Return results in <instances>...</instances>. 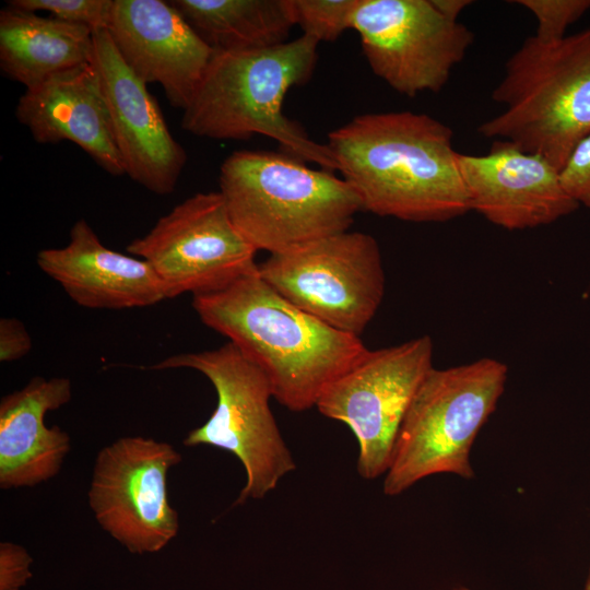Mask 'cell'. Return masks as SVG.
<instances>
[{
    "label": "cell",
    "instance_id": "9a60e30c",
    "mask_svg": "<svg viewBox=\"0 0 590 590\" xmlns=\"http://www.w3.org/2000/svg\"><path fill=\"white\" fill-rule=\"evenodd\" d=\"M107 31L145 84L158 83L176 108L194 96L214 49L169 1L114 0Z\"/></svg>",
    "mask_w": 590,
    "mask_h": 590
},
{
    "label": "cell",
    "instance_id": "2e32d148",
    "mask_svg": "<svg viewBox=\"0 0 590 590\" xmlns=\"http://www.w3.org/2000/svg\"><path fill=\"white\" fill-rule=\"evenodd\" d=\"M15 115L37 143L70 141L110 175L126 174L98 75L91 62L26 88Z\"/></svg>",
    "mask_w": 590,
    "mask_h": 590
},
{
    "label": "cell",
    "instance_id": "7a4b0ae2",
    "mask_svg": "<svg viewBox=\"0 0 590 590\" xmlns=\"http://www.w3.org/2000/svg\"><path fill=\"white\" fill-rule=\"evenodd\" d=\"M201 322L228 339L267 375L273 398L293 412L316 406L322 390L367 347L288 302L257 268L216 292L194 295Z\"/></svg>",
    "mask_w": 590,
    "mask_h": 590
},
{
    "label": "cell",
    "instance_id": "5bb4252c",
    "mask_svg": "<svg viewBox=\"0 0 590 590\" xmlns=\"http://www.w3.org/2000/svg\"><path fill=\"white\" fill-rule=\"evenodd\" d=\"M457 161L470 211L504 229L548 225L579 208L551 162L510 142L494 140L483 155L459 152Z\"/></svg>",
    "mask_w": 590,
    "mask_h": 590
},
{
    "label": "cell",
    "instance_id": "f1b7e54d",
    "mask_svg": "<svg viewBox=\"0 0 590 590\" xmlns=\"http://www.w3.org/2000/svg\"><path fill=\"white\" fill-rule=\"evenodd\" d=\"M453 590H470V589L463 586H459V587L453 588Z\"/></svg>",
    "mask_w": 590,
    "mask_h": 590
},
{
    "label": "cell",
    "instance_id": "4316f807",
    "mask_svg": "<svg viewBox=\"0 0 590 590\" xmlns=\"http://www.w3.org/2000/svg\"><path fill=\"white\" fill-rule=\"evenodd\" d=\"M436 9L448 20L458 21L460 13L471 5L470 0H432Z\"/></svg>",
    "mask_w": 590,
    "mask_h": 590
},
{
    "label": "cell",
    "instance_id": "8fae6325",
    "mask_svg": "<svg viewBox=\"0 0 590 590\" xmlns=\"http://www.w3.org/2000/svg\"><path fill=\"white\" fill-rule=\"evenodd\" d=\"M352 30L374 74L409 97L441 91L474 42L432 0H357Z\"/></svg>",
    "mask_w": 590,
    "mask_h": 590
},
{
    "label": "cell",
    "instance_id": "30bf717a",
    "mask_svg": "<svg viewBox=\"0 0 590 590\" xmlns=\"http://www.w3.org/2000/svg\"><path fill=\"white\" fill-rule=\"evenodd\" d=\"M181 462L168 442L123 436L103 447L93 465L88 506L99 527L132 554L162 551L179 531L167 493L168 471Z\"/></svg>",
    "mask_w": 590,
    "mask_h": 590
},
{
    "label": "cell",
    "instance_id": "7402d4cb",
    "mask_svg": "<svg viewBox=\"0 0 590 590\" xmlns=\"http://www.w3.org/2000/svg\"><path fill=\"white\" fill-rule=\"evenodd\" d=\"M114 0H11L8 5L30 12L45 11L58 20L92 31L108 28Z\"/></svg>",
    "mask_w": 590,
    "mask_h": 590
},
{
    "label": "cell",
    "instance_id": "484cf974",
    "mask_svg": "<svg viewBox=\"0 0 590 590\" xmlns=\"http://www.w3.org/2000/svg\"><path fill=\"white\" fill-rule=\"evenodd\" d=\"M32 338L24 323L16 318L0 319V362H13L26 356Z\"/></svg>",
    "mask_w": 590,
    "mask_h": 590
},
{
    "label": "cell",
    "instance_id": "ac0fdd59",
    "mask_svg": "<svg viewBox=\"0 0 590 590\" xmlns=\"http://www.w3.org/2000/svg\"><path fill=\"white\" fill-rule=\"evenodd\" d=\"M71 397L68 378L37 376L1 399V489L34 487L59 473L71 449L70 436L57 425L48 427L45 415Z\"/></svg>",
    "mask_w": 590,
    "mask_h": 590
},
{
    "label": "cell",
    "instance_id": "cb8c5ba5",
    "mask_svg": "<svg viewBox=\"0 0 590 590\" xmlns=\"http://www.w3.org/2000/svg\"><path fill=\"white\" fill-rule=\"evenodd\" d=\"M559 176L564 189L579 206L590 209V134L574 148Z\"/></svg>",
    "mask_w": 590,
    "mask_h": 590
},
{
    "label": "cell",
    "instance_id": "5b68a950",
    "mask_svg": "<svg viewBox=\"0 0 590 590\" xmlns=\"http://www.w3.org/2000/svg\"><path fill=\"white\" fill-rule=\"evenodd\" d=\"M492 98L505 110L477 132L542 155L560 170L590 134V27L555 42L526 38Z\"/></svg>",
    "mask_w": 590,
    "mask_h": 590
},
{
    "label": "cell",
    "instance_id": "8992f818",
    "mask_svg": "<svg viewBox=\"0 0 590 590\" xmlns=\"http://www.w3.org/2000/svg\"><path fill=\"white\" fill-rule=\"evenodd\" d=\"M507 379V365L493 357L442 369L434 367L400 426L384 493L399 495L436 474L472 479L470 456L474 440L496 410Z\"/></svg>",
    "mask_w": 590,
    "mask_h": 590
},
{
    "label": "cell",
    "instance_id": "e0dca14e",
    "mask_svg": "<svg viewBox=\"0 0 590 590\" xmlns=\"http://www.w3.org/2000/svg\"><path fill=\"white\" fill-rule=\"evenodd\" d=\"M36 261L84 308H140L166 299L161 280L145 260L106 247L84 219L73 224L64 247L43 249Z\"/></svg>",
    "mask_w": 590,
    "mask_h": 590
},
{
    "label": "cell",
    "instance_id": "9c48e42d",
    "mask_svg": "<svg viewBox=\"0 0 590 590\" xmlns=\"http://www.w3.org/2000/svg\"><path fill=\"white\" fill-rule=\"evenodd\" d=\"M434 345L422 335L368 350L319 396L316 408L346 424L358 444L357 472L365 480L385 475L403 418L433 366Z\"/></svg>",
    "mask_w": 590,
    "mask_h": 590
},
{
    "label": "cell",
    "instance_id": "44dd1931",
    "mask_svg": "<svg viewBox=\"0 0 590 590\" xmlns=\"http://www.w3.org/2000/svg\"><path fill=\"white\" fill-rule=\"evenodd\" d=\"M296 25L303 35L321 42H334L346 30H352V19L357 0H293Z\"/></svg>",
    "mask_w": 590,
    "mask_h": 590
},
{
    "label": "cell",
    "instance_id": "603a6c76",
    "mask_svg": "<svg viewBox=\"0 0 590 590\" xmlns=\"http://www.w3.org/2000/svg\"><path fill=\"white\" fill-rule=\"evenodd\" d=\"M536 20L534 36L541 42H555L566 36L567 28L590 10V0H516Z\"/></svg>",
    "mask_w": 590,
    "mask_h": 590
},
{
    "label": "cell",
    "instance_id": "4fadbf2b",
    "mask_svg": "<svg viewBox=\"0 0 590 590\" xmlns=\"http://www.w3.org/2000/svg\"><path fill=\"white\" fill-rule=\"evenodd\" d=\"M91 63L98 75L126 174L156 194L173 192L187 153L170 133L148 84L123 61L106 28L93 31Z\"/></svg>",
    "mask_w": 590,
    "mask_h": 590
},
{
    "label": "cell",
    "instance_id": "d4e9b609",
    "mask_svg": "<svg viewBox=\"0 0 590 590\" xmlns=\"http://www.w3.org/2000/svg\"><path fill=\"white\" fill-rule=\"evenodd\" d=\"M33 558L16 543H0V590H21L32 578Z\"/></svg>",
    "mask_w": 590,
    "mask_h": 590
},
{
    "label": "cell",
    "instance_id": "6da1fadb",
    "mask_svg": "<svg viewBox=\"0 0 590 590\" xmlns=\"http://www.w3.org/2000/svg\"><path fill=\"white\" fill-rule=\"evenodd\" d=\"M452 129L410 110L363 114L326 143L362 210L413 223H442L470 211Z\"/></svg>",
    "mask_w": 590,
    "mask_h": 590
},
{
    "label": "cell",
    "instance_id": "3957f363",
    "mask_svg": "<svg viewBox=\"0 0 590 590\" xmlns=\"http://www.w3.org/2000/svg\"><path fill=\"white\" fill-rule=\"evenodd\" d=\"M318 44L302 35L268 48L214 49L203 79L184 110L181 128L216 140L266 135L305 163L337 170L328 145L310 139L283 113L287 92L311 78Z\"/></svg>",
    "mask_w": 590,
    "mask_h": 590
},
{
    "label": "cell",
    "instance_id": "277c9868",
    "mask_svg": "<svg viewBox=\"0 0 590 590\" xmlns=\"http://www.w3.org/2000/svg\"><path fill=\"white\" fill-rule=\"evenodd\" d=\"M219 182L237 231L269 255L349 231L362 211L342 177L286 152L235 151L223 161Z\"/></svg>",
    "mask_w": 590,
    "mask_h": 590
},
{
    "label": "cell",
    "instance_id": "ba28073f",
    "mask_svg": "<svg viewBox=\"0 0 590 590\" xmlns=\"http://www.w3.org/2000/svg\"><path fill=\"white\" fill-rule=\"evenodd\" d=\"M259 275L280 295L323 323L359 337L385 295L377 240L345 231L269 255Z\"/></svg>",
    "mask_w": 590,
    "mask_h": 590
},
{
    "label": "cell",
    "instance_id": "d6986e66",
    "mask_svg": "<svg viewBox=\"0 0 590 590\" xmlns=\"http://www.w3.org/2000/svg\"><path fill=\"white\" fill-rule=\"evenodd\" d=\"M93 31L8 5L0 12V68L26 88L91 62Z\"/></svg>",
    "mask_w": 590,
    "mask_h": 590
},
{
    "label": "cell",
    "instance_id": "83f0119b",
    "mask_svg": "<svg viewBox=\"0 0 590 590\" xmlns=\"http://www.w3.org/2000/svg\"><path fill=\"white\" fill-rule=\"evenodd\" d=\"M585 590H590V570H589V574L585 583Z\"/></svg>",
    "mask_w": 590,
    "mask_h": 590
},
{
    "label": "cell",
    "instance_id": "ffe728a7",
    "mask_svg": "<svg viewBox=\"0 0 590 590\" xmlns=\"http://www.w3.org/2000/svg\"><path fill=\"white\" fill-rule=\"evenodd\" d=\"M191 27L216 50L273 47L296 25L293 0H172Z\"/></svg>",
    "mask_w": 590,
    "mask_h": 590
},
{
    "label": "cell",
    "instance_id": "7c38bea8",
    "mask_svg": "<svg viewBox=\"0 0 590 590\" xmlns=\"http://www.w3.org/2000/svg\"><path fill=\"white\" fill-rule=\"evenodd\" d=\"M127 251L153 268L166 298L216 292L257 268V250L233 224L220 191L187 198Z\"/></svg>",
    "mask_w": 590,
    "mask_h": 590
},
{
    "label": "cell",
    "instance_id": "52a82bcc",
    "mask_svg": "<svg viewBox=\"0 0 590 590\" xmlns=\"http://www.w3.org/2000/svg\"><path fill=\"white\" fill-rule=\"evenodd\" d=\"M145 368H189L213 385L217 397L213 413L204 424L190 430L182 442L186 447L220 448L238 458L246 483L234 505L263 498L296 469L270 408L273 391L267 375L233 343L169 355Z\"/></svg>",
    "mask_w": 590,
    "mask_h": 590
}]
</instances>
